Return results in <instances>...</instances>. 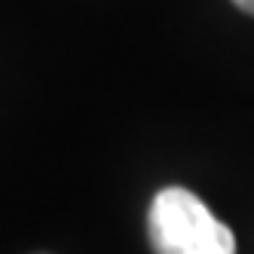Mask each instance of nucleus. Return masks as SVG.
Here are the masks:
<instances>
[{
  "instance_id": "obj_1",
  "label": "nucleus",
  "mask_w": 254,
  "mask_h": 254,
  "mask_svg": "<svg viewBox=\"0 0 254 254\" xmlns=\"http://www.w3.org/2000/svg\"><path fill=\"white\" fill-rule=\"evenodd\" d=\"M147 233L153 254H236L233 230L184 187H166L153 196Z\"/></svg>"
},
{
  "instance_id": "obj_2",
  "label": "nucleus",
  "mask_w": 254,
  "mask_h": 254,
  "mask_svg": "<svg viewBox=\"0 0 254 254\" xmlns=\"http://www.w3.org/2000/svg\"><path fill=\"white\" fill-rule=\"evenodd\" d=\"M233 3L239 6V9H245V12H251V15H254V0H233Z\"/></svg>"
}]
</instances>
